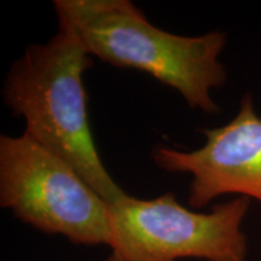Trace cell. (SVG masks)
Instances as JSON below:
<instances>
[{"label":"cell","instance_id":"2","mask_svg":"<svg viewBox=\"0 0 261 261\" xmlns=\"http://www.w3.org/2000/svg\"><path fill=\"white\" fill-rule=\"evenodd\" d=\"M92 64L79 38L60 27L14 62L2 94L12 114L24 119V135L69 163L112 203L126 192L107 171L91 132L84 74Z\"/></svg>","mask_w":261,"mask_h":261},{"label":"cell","instance_id":"4","mask_svg":"<svg viewBox=\"0 0 261 261\" xmlns=\"http://www.w3.org/2000/svg\"><path fill=\"white\" fill-rule=\"evenodd\" d=\"M249 205L250 198L238 196L200 213L173 192L150 200L126 194L109 203V247L126 261H246Z\"/></svg>","mask_w":261,"mask_h":261},{"label":"cell","instance_id":"1","mask_svg":"<svg viewBox=\"0 0 261 261\" xmlns=\"http://www.w3.org/2000/svg\"><path fill=\"white\" fill-rule=\"evenodd\" d=\"M54 8L60 27L74 33L91 56L151 75L178 91L192 109L219 113L212 91L227 77L219 61L226 33L173 34L150 23L128 0H55Z\"/></svg>","mask_w":261,"mask_h":261},{"label":"cell","instance_id":"3","mask_svg":"<svg viewBox=\"0 0 261 261\" xmlns=\"http://www.w3.org/2000/svg\"><path fill=\"white\" fill-rule=\"evenodd\" d=\"M0 205L71 243H110L109 203L69 163L24 133L0 136Z\"/></svg>","mask_w":261,"mask_h":261},{"label":"cell","instance_id":"6","mask_svg":"<svg viewBox=\"0 0 261 261\" xmlns=\"http://www.w3.org/2000/svg\"><path fill=\"white\" fill-rule=\"evenodd\" d=\"M104 261H126V260H123L122 257H120L119 255H116V254L112 253Z\"/></svg>","mask_w":261,"mask_h":261},{"label":"cell","instance_id":"5","mask_svg":"<svg viewBox=\"0 0 261 261\" xmlns=\"http://www.w3.org/2000/svg\"><path fill=\"white\" fill-rule=\"evenodd\" d=\"M202 133L205 142L198 149L182 151L160 145L152 150L162 171L191 175L189 205L201 210L224 195L261 202V117L252 94L242 98L236 116L226 125Z\"/></svg>","mask_w":261,"mask_h":261}]
</instances>
